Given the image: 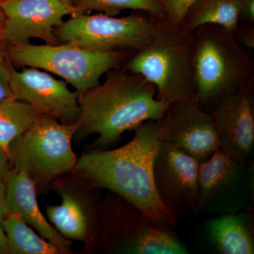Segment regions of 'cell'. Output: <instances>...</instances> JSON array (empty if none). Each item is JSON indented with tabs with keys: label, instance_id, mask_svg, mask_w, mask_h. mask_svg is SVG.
<instances>
[{
	"label": "cell",
	"instance_id": "484cf974",
	"mask_svg": "<svg viewBox=\"0 0 254 254\" xmlns=\"http://www.w3.org/2000/svg\"><path fill=\"white\" fill-rule=\"evenodd\" d=\"M11 172V165L7 152L0 148V180L6 183Z\"/></svg>",
	"mask_w": 254,
	"mask_h": 254
},
{
	"label": "cell",
	"instance_id": "2e32d148",
	"mask_svg": "<svg viewBox=\"0 0 254 254\" xmlns=\"http://www.w3.org/2000/svg\"><path fill=\"white\" fill-rule=\"evenodd\" d=\"M8 208L38 232L40 236L66 251L71 252V241L62 235L42 213L37 200L34 183L24 172L11 170L6 183Z\"/></svg>",
	"mask_w": 254,
	"mask_h": 254
},
{
	"label": "cell",
	"instance_id": "ffe728a7",
	"mask_svg": "<svg viewBox=\"0 0 254 254\" xmlns=\"http://www.w3.org/2000/svg\"><path fill=\"white\" fill-rule=\"evenodd\" d=\"M41 115L31 105L14 97L0 102V148L7 152L10 143Z\"/></svg>",
	"mask_w": 254,
	"mask_h": 254
},
{
	"label": "cell",
	"instance_id": "5bb4252c",
	"mask_svg": "<svg viewBox=\"0 0 254 254\" xmlns=\"http://www.w3.org/2000/svg\"><path fill=\"white\" fill-rule=\"evenodd\" d=\"M0 6L6 17L1 36L4 46L24 44L33 38L60 44L55 28L73 13L59 0H7L0 1Z\"/></svg>",
	"mask_w": 254,
	"mask_h": 254
},
{
	"label": "cell",
	"instance_id": "d4e9b609",
	"mask_svg": "<svg viewBox=\"0 0 254 254\" xmlns=\"http://www.w3.org/2000/svg\"><path fill=\"white\" fill-rule=\"evenodd\" d=\"M254 25V0H241L240 21Z\"/></svg>",
	"mask_w": 254,
	"mask_h": 254
},
{
	"label": "cell",
	"instance_id": "83f0119b",
	"mask_svg": "<svg viewBox=\"0 0 254 254\" xmlns=\"http://www.w3.org/2000/svg\"><path fill=\"white\" fill-rule=\"evenodd\" d=\"M0 254H9L7 241L1 223H0Z\"/></svg>",
	"mask_w": 254,
	"mask_h": 254
},
{
	"label": "cell",
	"instance_id": "f1b7e54d",
	"mask_svg": "<svg viewBox=\"0 0 254 254\" xmlns=\"http://www.w3.org/2000/svg\"><path fill=\"white\" fill-rule=\"evenodd\" d=\"M5 21H6V17L4 11L0 6V41H1V36H2L3 31H4Z\"/></svg>",
	"mask_w": 254,
	"mask_h": 254
},
{
	"label": "cell",
	"instance_id": "4fadbf2b",
	"mask_svg": "<svg viewBox=\"0 0 254 254\" xmlns=\"http://www.w3.org/2000/svg\"><path fill=\"white\" fill-rule=\"evenodd\" d=\"M210 113L220 141V150L240 160H253L254 81L223 95Z\"/></svg>",
	"mask_w": 254,
	"mask_h": 254
},
{
	"label": "cell",
	"instance_id": "8992f818",
	"mask_svg": "<svg viewBox=\"0 0 254 254\" xmlns=\"http://www.w3.org/2000/svg\"><path fill=\"white\" fill-rule=\"evenodd\" d=\"M11 65L32 67L58 75L83 93L98 86L110 70L120 67L135 52H102L71 43L5 46Z\"/></svg>",
	"mask_w": 254,
	"mask_h": 254
},
{
	"label": "cell",
	"instance_id": "4316f807",
	"mask_svg": "<svg viewBox=\"0 0 254 254\" xmlns=\"http://www.w3.org/2000/svg\"><path fill=\"white\" fill-rule=\"evenodd\" d=\"M9 213L6 200V185L0 180V220Z\"/></svg>",
	"mask_w": 254,
	"mask_h": 254
},
{
	"label": "cell",
	"instance_id": "ac0fdd59",
	"mask_svg": "<svg viewBox=\"0 0 254 254\" xmlns=\"http://www.w3.org/2000/svg\"><path fill=\"white\" fill-rule=\"evenodd\" d=\"M241 0H196L187 10L180 26L194 32L203 25H218L232 32L240 21Z\"/></svg>",
	"mask_w": 254,
	"mask_h": 254
},
{
	"label": "cell",
	"instance_id": "7402d4cb",
	"mask_svg": "<svg viewBox=\"0 0 254 254\" xmlns=\"http://www.w3.org/2000/svg\"><path fill=\"white\" fill-rule=\"evenodd\" d=\"M12 70L4 43L0 41V102L13 97L11 88Z\"/></svg>",
	"mask_w": 254,
	"mask_h": 254
},
{
	"label": "cell",
	"instance_id": "3957f363",
	"mask_svg": "<svg viewBox=\"0 0 254 254\" xmlns=\"http://www.w3.org/2000/svg\"><path fill=\"white\" fill-rule=\"evenodd\" d=\"M195 36L180 25L162 18L156 35L137 50L124 67L155 87L156 98L170 105L196 96Z\"/></svg>",
	"mask_w": 254,
	"mask_h": 254
},
{
	"label": "cell",
	"instance_id": "e0dca14e",
	"mask_svg": "<svg viewBox=\"0 0 254 254\" xmlns=\"http://www.w3.org/2000/svg\"><path fill=\"white\" fill-rule=\"evenodd\" d=\"M205 231L217 254H254V208L210 217Z\"/></svg>",
	"mask_w": 254,
	"mask_h": 254
},
{
	"label": "cell",
	"instance_id": "44dd1931",
	"mask_svg": "<svg viewBox=\"0 0 254 254\" xmlns=\"http://www.w3.org/2000/svg\"><path fill=\"white\" fill-rule=\"evenodd\" d=\"M71 16L96 11L110 16H117L124 10L148 13L155 18H167L158 0H73Z\"/></svg>",
	"mask_w": 254,
	"mask_h": 254
},
{
	"label": "cell",
	"instance_id": "8fae6325",
	"mask_svg": "<svg viewBox=\"0 0 254 254\" xmlns=\"http://www.w3.org/2000/svg\"><path fill=\"white\" fill-rule=\"evenodd\" d=\"M199 163L173 145L162 142L153 162V182L158 198L175 215L196 217Z\"/></svg>",
	"mask_w": 254,
	"mask_h": 254
},
{
	"label": "cell",
	"instance_id": "7c38bea8",
	"mask_svg": "<svg viewBox=\"0 0 254 254\" xmlns=\"http://www.w3.org/2000/svg\"><path fill=\"white\" fill-rule=\"evenodd\" d=\"M162 142L183 150L200 164L220 150L213 118L196 96L170 105L162 118Z\"/></svg>",
	"mask_w": 254,
	"mask_h": 254
},
{
	"label": "cell",
	"instance_id": "d6986e66",
	"mask_svg": "<svg viewBox=\"0 0 254 254\" xmlns=\"http://www.w3.org/2000/svg\"><path fill=\"white\" fill-rule=\"evenodd\" d=\"M7 241L9 254H68L54 243L37 235L19 216L10 212L0 220Z\"/></svg>",
	"mask_w": 254,
	"mask_h": 254
},
{
	"label": "cell",
	"instance_id": "9c48e42d",
	"mask_svg": "<svg viewBox=\"0 0 254 254\" xmlns=\"http://www.w3.org/2000/svg\"><path fill=\"white\" fill-rule=\"evenodd\" d=\"M50 189L62 198L60 205H47V218L71 241L83 242L87 252L102 250L101 190L76 172L61 175Z\"/></svg>",
	"mask_w": 254,
	"mask_h": 254
},
{
	"label": "cell",
	"instance_id": "7a4b0ae2",
	"mask_svg": "<svg viewBox=\"0 0 254 254\" xmlns=\"http://www.w3.org/2000/svg\"><path fill=\"white\" fill-rule=\"evenodd\" d=\"M105 74L103 83L78 93L80 116L73 139L98 134L91 149H109L125 131L161 120L170 106L157 99L155 87L138 73L118 67Z\"/></svg>",
	"mask_w": 254,
	"mask_h": 254
},
{
	"label": "cell",
	"instance_id": "30bf717a",
	"mask_svg": "<svg viewBox=\"0 0 254 254\" xmlns=\"http://www.w3.org/2000/svg\"><path fill=\"white\" fill-rule=\"evenodd\" d=\"M254 160H240L221 150L200 165L196 216H219L253 208Z\"/></svg>",
	"mask_w": 254,
	"mask_h": 254
},
{
	"label": "cell",
	"instance_id": "52a82bcc",
	"mask_svg": "<svg viewBox=\"0 0 254 254\" xmlns=\"http://www.w3.org/2000/svg\"><path fill=\"white\" fill-rule=\"evenodd\" d=\"M101 242L104 254H190L173 230L150 223L135 205L110 190L102 202Z\"/></svg>",
	"mask_w": 254,
	"mask_h": 254
},
{
	"label": "cell",
	"instance_id": "603a6c76",
	"mask_svg": "<svg viewBox=\"0 0 254 254\" xmlns=\"http://www.w3.org/2000/svg\"><path fill=\"white\" fill-rule=\"evenodd\" d=\"M163 6L167 19L175 24L180 25L182 18L196 0H158Z\"/></svg>",
	"mask_w": 254,
	"mask_h": 254
},
{
	"label": "cell",
	"instance_id": "f546056e",
	"mask_svg": "<svg viewBox=\"0 0 254 254\" xmlns=\"http://www.w3.org/2000/svg\"><path fill=\"white\" fill-rule=\"evenodd\" d=\"M59 1L63 4L66 5L68 7L73 9V0H59Z\"/></svg>",
	"mask_w": 254,
	"mask_h": 254
},
{
	"label": "cell",
	"instance_id": "5b68a950",
	"mask_svg": "<svg viewBox=\"0 0 254 254\" xmlns=\"http://www.w3.org/2000/svg\"><path fill=\"white\" fill-rule=\"evenodd\" d=\"M77 128V123L66 125L41 115L10 143L7 154L11 170L27 174L37 194L47 193L57 178L74 171L78 158L72 141Z\"/></svg>",
	"mask_w": 254,
	"mask_h": 254
},
{
	"label": "cell",
	"instance_id": "cb8c5ba5",
	"mask_svg": "<svg viewBox=\"0 0 254 254\" xmlns=\"http://www.w3.org/2000/svg\"><path fill=\"white\" fill-rule=\"evenodd\" d=\"M254 25L245 24L240 26L233 31L237 41L249 50L254 48Z\"/></svg>",
	"mask_w": 254,
	"mask_h": 254
},
{
	"label": "cell",
	"instance_id": "ba28073f",
	"mask_svg": "<svg viewBox=\"0 0 254 254\" xmlns=\"http://www.w3.org/2000/svg\"><path fill=\"white\" fill-rule=\"evenodd\" d=\"M162 18L148 13L118 18L98 13L70 16L55 28L59 43H71L102 52H136L150 43Z\"/></svg>",
	"mask_w": 254,
	"mask_h": 254
},
{
	"label": "cell",
	"instance_id": "9a60e30c",
	"mask_svg": "<svg viewBox=\"0 0 254 254\" xmlns=\"http://www.w3.org/2000/svg\"><path fill=\"white\" fill-rule=\"evenodd\" d=\"M68 83L36 68H13L11 88L13 97L31 105L40 115L60 123H77L80 116L78 93L70 91Z\"/></svg>",
	"mask_w": 254,
	"mask_h": 254
},
{
	"label": "cell",
	"instance_id": "6da1fadb",
	"mask_svg": "<svg viewBox=\"0 0 254 254\" xmlns=\"http://www.w3.org/2000/svg\"><path fill=\"white\" fill-rule=\"evenodd\" d=\"M127 144L115 149H90L74 171L100 190L113 192L135 205L153 225L176 230L178 219L158 198L153 166L162 143V119L145 122Z\"/></svg>",
	"mask_w": 254,
	"mask_h": 254
},
{
	"label": "cell",
	"instance_id": "4dcf8cb0",
	"mask_svg": "<svg viewBox=\"0 0 254 254\" xmlns=\"http://www.w3.org/2000/svg\"><path fill=\"white\" fill-rule=\"evenodd\" d=\"M0 1H7V0H0Z\"/></svg>",
	"mask_w": 254,
	"mask_h": 254
},
{
	"label": "cell",
	"instance_id": "277c9868",
	"mask_svg": "<svg viewBox=\"0 0 254 254\" xmlns=\"http://www.w3.org/2000/svg\"><path fill=\"white\" fill-rule=\"evenodd\" d=\"M194 33L196 97L209 112L223 95L254 80V60L251 50L226 28L206 24Z\"/></svg>",
	"mask_w": 254,
	"mask_h": 254
}]
</instances>
